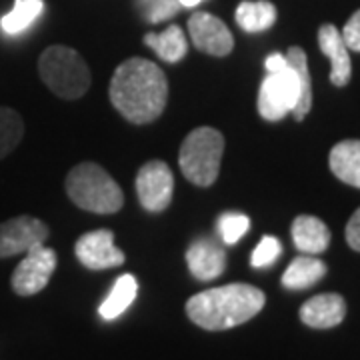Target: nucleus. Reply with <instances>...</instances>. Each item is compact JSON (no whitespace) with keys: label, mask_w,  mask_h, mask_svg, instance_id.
Wrapping results in <instances>:
<instances>
[{"label":"nucleus","mask_w":360,"mask_h":360,"mask_svg":"<svg viewBox=\"0 0 360 360\" xmlns=\"http://www.w3.org/2000/svg\"><path fill=\"white\" fill-rule=\"evenodd\" d=\"M110 103L132 124L155 122L165 112L168 80L165 70L146 58H129L110 78Z\"/></svg>","instance_id":"obj_1"},{"label":"nucleus","mask_w":360,"mask_h":360,"mask_svg":"<svg viewBox=\"0 0 360 360\" xmlns=\"http://www.w3.org/2000/svg\"><path fill=\"white\" fill-rule=\"evenodd\" d=\"M288 65L269 72L258 90V112L269 122H278L286 115H295L300 122L312 108V80H310L307 52L290 46L284 54Z\"/></svg>","instance_id":"obj_2"},{"label":"nucleus","mask_w":360,"mask_h":360,"mask_svg":"<svg viewBox=\"0 0 360 360\" xmlns=\"http://www.w3.org/2000/svg\"><path fill=\"white\" fill-rule=\"evenodd\" d=\"M266 304L264 292L252 284L234 283L208 288L188 298V319L205 330H229L255 319Z\"/></svg>","instance_id":"obj_3"},{"label":"nucleus","mask_w":360,"mask_h":360,"mask_svg":"<svg viewBox=\"0 0 360 360\" xmlns=\"http://www.w3.org/2000/svg\"><path fill=\"white\" fill-rule=\"evenodd\" d=\"M68 198L82 210L94 214H112L124 205V194L116 180L94 162H80L65 180Z\"/></svg>","instance_id":"obj_4"},{"label":"nucleus","mask_w":360,"mask_h":360,"mask_svg":"<svg viewBox=\"0 0 360 360\" xmlns=\"http://www.w3.org/2000/svg\"><path fill=\"white\" fill-rule=\"evenodd\" d=\"M222 155H224V136L220 130L210 127L194 129L180 144V170L186 180L206 188L219 179Z\"/></svg>","instance_id":"obj_5"},{"label":"nucleus","mask_w":360,"mask_h":360,"mask_svg":"<svg viewBox=\"0 0 360 360\" xmlns=\"http://www.w3.org/2000/svg\"><path fill=\"white\" fill-rule=\"evenodd\" d=\"M39 72L42 82L66 101H77L90 89V70L75 49L63 44L49 46L40 54Z\"/></svg>","instance_id":"obj_6"},{"label":"nucleus","mask_w":360,"mask_h":360,"mask_svg":"<svg viewBox=\"0 0 360 360\" xmlns=\"http://www.w3.org/2000/svg\"><path fill=\"white\" fill-rule=\"evenodd\" d=\"M56 262H58L56 252L49 246L39 245L30 248L13 272L11 284L14 292L18 296L39 295L40 290L46 288L51 276L54 274Z\"/></svg>","instance_id":"obj_7"},{"label":"nucleus","mask_w":360,"mask_h":360,"mask_svg":"<svg viewBox=\"0 0 360 360\" xmlns=\"http://www.w3.org/2000/svg\"><path fill=\"white\" fill-rule=\"evenodd\" d=\"M136 194L144 210L148 212L167 210L174 194V176L167 162L150 160L142 165L136 174Z\"/></svg>","instance_id":"obj_8"},{"label":"nucleus","mask_w":360,"mask_h":360,"mask_svg":"<svg viewBox=\"0 0 360 360\" xmlns=\"http://www.w3.org/2000/svg\"><path fill=\"white\" fill-rule=\"evenodd\" d=\"M49 226L34 217H16L0 224V258L16 257L34 246L44 245L49 238Z\"/></svg>","instance_id":"obj_9"},{"label":"nucleus","mask_w":360,"mask_h":360,"mask_svg":"<svg viewBox=\"0 0 360 360\" xmlns=\"http://www.w3.org/2000/svg\"><path fill=\"white\" fill-rule=\"evenodd\" d=\"M75 255L78 262L90 270H106L124 264V252L116 248L112 231L103 229L82 234L75 245Z\"/></svg>","instance_id":"obj_10"},{"label":"nucleus","mask_w":360,"mask_h":360,"mask_svg":"<svg viewBox=\"0 0 360 360\" xmlns=\"http://www.w3.org/2000/svg\"><path fill=\"white\" fill-rule=\"evenodd\" d=\"M188 32L194 46L210 56H229L234 49V39L229 26L214 14H193L188 18Z\"/></svg>","instance_id":"obj_11"},{"label":"nucleus","mask_w":360,"mask_h":360,"mask_svg":"<svg viewBox=\"0 0 360 360\" xmlns=\"http://www.w3.org/2000/svg\"><path fill=\"white\" fill-rule=\"evenodd\" d=\"M186 264L196 281H214L226 270V250L214 238H198L186 250Z\"/></svg>","instance_id":"obj_12"},{"label":"nucleus","mask_w":360,"mask_h":360,"mask_svg":"<svg viewBox=\"0 0 360 360\" xmlns=\"http://www.w3.org/2000/svg\"><path fill=\"white\" fill-rule=\"evenodd\" d=\"M347 316V302L336 292H324L309 298L300 307V321L310 328H335Z\"/></svg>","instance_id":"obj_13"},{"label":"nucleus","mask_w":360,"mask_h":360,"mask_svg":"<svg viewBox=\"0 0 360 360\" xmlns=\"http://www.w3.org/2000/svg\"><path fill=\"white\" fill-rule=\"evenodd\" d=\"M319 46L324 56L330 58V82L335 86H347L350 82L352 66L348 46L340 30L335 25H322L319 30Z\"/></svg>","instance_id":"obj_14"},{"label":"nucleus","mask_w":360,"mask_h":360,"mask_svg":"<svg viewBox=\"0 0 360 360\" xmlns=\"http://www.w3.org/2000/svg\"><path fill=\"white\" fill-rule=\"evenodd\" d=\"M292 243L302 255H321L330 245V231L321 219L300 214L292 222Z\"/></svg>","instance_id":"obj_15"},{"label":"nucleus","mask_w":360,"mask_h":360,"mask_svg":"<svg viewBox=\"0 0 360 360\" xmlns=\"http://www.w3.org/2000/svg\"><path fill=\"white\" fill-rule=\"evenodd\" d=\"M328 165L336 179L360 188V141H342L335 144Z\"/></svg>","instance_id":"obj_16"},{"label":"nucleus","mask_w":360,"mask_h":360,"mask_svg":"<svg viewBox=\"0 0 360 360\" xmlns=\"http://www.w3.org/2000/svg\"><path fill=\"white\" fill-rule=\"evenodd\" d=\"M326 274V264L312 255L296 257L283 274V286L288 290H307L322 281Z\"/></svg>","instance_id":"obj_17"},{"label":"nucleus","mask_w":360,"mask_h":360,"mask_svg":"<svg viewBox=\"0 0 360 360\" xmlns=\"http://www.w3.org/2000/svg\"><path fill=\"white\" fill-rule=\"evenodd\" d=\"M276 6L269 0H245L236 8V25L245 32H264L276 22Z\"/></svg>","instance_id":"obj_18"},{"label":"nucleus","mask_w":360,"mask_h":360,"mask_svg":"<svg viewBox=\"0 0 360 360\" xmlns=\"http://www.w3.org/2000/svg\"><path fill=\"white\" fill-rule=\"evenodd\" d=\"M144 44L150 46L158 54V58H162L165 63H180L186 52H188V42L182 32V28L176 25H170L165 32H148L144 37Z\"/></svg>","instance_id":"obj_19"},{"label":"nucleus","mask_w":360,"mask_h":360,"mask_svg":"<svg viewBox=\"0 0 360 360\" xmlns=\"http://www.w3.org/2000/svg\"><path fill=\"white\" fill-rule=\"evenodd\" d=\"M139 292V283L132 274H122L112 286V290L104 298V302L98 307V314L104 321H115L124 310L134 302Z\"/></svg>","instance_id":"obj_20"},{"label":"nucleus","mask_w":360,"mask_h":360,"mask_svg":"<svg viewBox=\"0 0 360 360\" xmlns=\"http://www.w3.org/2000/svg\"><path fill=\"white\" fill-rule=\"evenodd\" d=\"M42 8H44L42 0H14V8L2 16L0 26L6 34H20L39 18Z\"/></svg>","instance_id":"obj_21"},{"label":"nucleus","mask_w":360,"mask_h":360,"mask_svg":"<svg viewBox=\"0 0 360 360\" xmlns=\"http://www.w3.org/2000/svg\"><path fill=\"white\" fill-rule=\"evenodd\" d=\"M22 136H25V124L20 115L13 108L0 106V158L11 155L20 144Z\"/></svg>","instance_id":"obj_22"},{"label":"nucleus","mask_w":360,"mask_h":360,"mask_svg":"<svg viewBox=\"0 0 360 360\" xmlns=\"http://www.w3.org/2000/svg\"><path fill=\"white\" fill-rule=\"evenodd\" d=\"M136 8L146 22H165L176 16L180 11L179 0H136Z\"/></svg>","instance_id":"obj_23"},{"label":"nucleus","mask_w":360,"mask_h":360,"mask_svg":"<svg viewBox=\"0 0 360 360\" xmlns=\"http://www.w3.org/2000/svg\"><path fill=\"white\" fill-rule=\"evenodd\" d=\"M250 229V219L240 212H224L219 219V234L224 245H236Z\"/></svg>","instance_id":"obj_24"},{"label":"nucleus","mask_w":360,"mask_h":360,"mask_svg":"<svg viewBox=\"0 0 360 360\" xmlns=\"http://www.w3.org/2000/svg\"><path fill=\"white\" fill-rule=\"evenodd\" d=\"M281 255H283L281 240L274 238V236H264L257 245V248H255L252 258H250V264L255 269H264V266H270Z\"/></svg>","instance_id":"obj_25"},{"label":"nucleus","mask_w":360,"mask_h":360,"mask_svg":"<svg viewBox=\"0 0 360 360\" xmlns=\"http://www.w3.org/2000/svg\"><path fill=\"white\" fill-rule=\"evenodd\" d=\"M340 34L345 39V44L348 46V51L360 52V11H356L348 18V22L345 25Z\"/></svg>","instance_id":"obj_26"},{"label":"nucleus","mask_w":360,"mask_h":360,"mask_svg":"<svg viewBox=\"0 0 360 360\" xmlns=\"http://www.w3.org/2000/svg\"><path fill=\"white\" fill-rule=\"evenodd\" d=\"M345 236H347L348 246H350L352 250L360 252V208L350 217V220H348Z\"/></svg>","instance_id":"obj_27"},{"label":"nucleus","mask_w":360,"mask_h":360,"mask_svg":"<svg viewBox=\"0 0 360 360\" xmlns=\"http://www.w3.org/2000/svg\"><path fill=\"white\" fill-rule=\"evenodd\" d=\"M286 65H288V60H286V56L281 54V52H272L269 58L264 60L266 72H276V70H281V68H284Z\"/></svg>","instance_id":"obj_28"},{"label":"nucleus","mask_w":360,"mask_h":360,"mask_svg":"<svg viewBox=\"0 0 360 360\" xmlns=\"http://www.w3.org/2000/svg\"><path fill=\"white\" fill-rule=\"evenodd\" d=\"M180 6H186V8H193V6H196V4H200L202 0H179Z\"/></svg>","instance_id":"obj_29"}]
</instances>
